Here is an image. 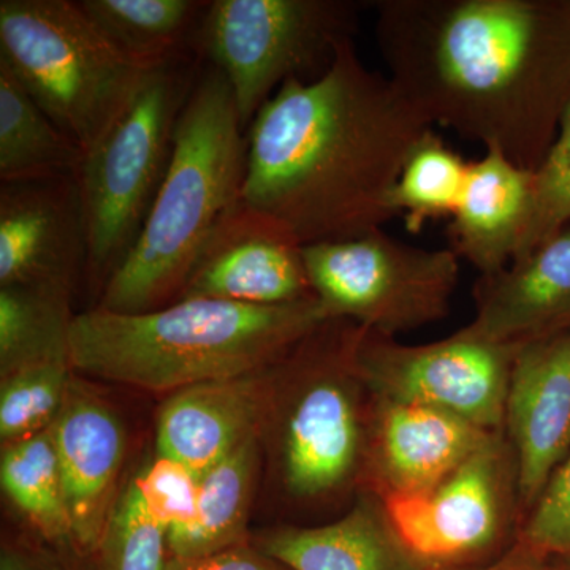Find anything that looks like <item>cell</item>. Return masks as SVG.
<instances>
[{"mask_svg": "<svg viewBox=\"0 0 570 570\" xmlns=\"http://www.w3.org/2000/svg\"><path fill=\"white\" fill-rule=\"evenodd\" d=\"M390 80L431 126L538 171L570 100V0H379Z\"/></svg>", "mask_w": 570, "mask_h": 570, "instance_id": "6da1fadb", "label": "cell"}, {"mask_svg": "<svg viewBox=\"0 0 570 570\" xmlns=\"http://www.w3.org/2000/svg\"><path fill=\"white\" fill-rule=\"evenodd\" d=\"M431 127L347 41L325 73L285 81L255 115L242 200L303 246L371 234L395 217L393 187Z\"/></svg>", "mask_w": 570, "mask_h": 570, "instance_id": "7a4b0ae2", "label": "cell"}, {"mask_svg": "<svg viewBox=\"0 0 570 570\" xmlns=\"http://www.w3.org/2000/svg\"><path fill=\"white\" fill-rule=\"evenodd\" d=\"M328 321L318 299L254 306L184 298L148 313L94 307L73 316L71 370L149 392L262 373Z\"/></svg>", "mask_w": 570, "mask_h": 570, "instance_id": "3957f363", "label": "cell"}, {"mask_svg": "<svg viewBox=\"0 0 570 570\" xmlns=\"http://www.w3.org/2000/svg\"><path fill=\"white\" fill-rule=\"evenodd\" d=\"M246 130L223 71L197 75L179 112L174 151L134 249L96 307L137 314L178 302L214 228L242 200Z\"/></svg>", "mask_w": 570, "mask_h": 570, "instance_id": "277c9868", "label": "cell"}, {"mask_svg": "<svg viewBox=\"0 0 570 570\" xmlns=\"http://www.w3.org/2000/svg\"><path fill=\"white\" fill-rule=\"evenodd\" d=\"M362 330L328 318L283 358L292 390L281 409V478L298 501L367 491L376 397L356 362Z\"/></svg>", "mask_w": 570, "mask_h": 570, "instance_id": "5b68a950", "label": "cell"}, {"mask_svg": "<svg viewBox=\"0 0 570 570\" xmlns=\"http://www.w3.org/2000/svg\"><path fill=\"white\" fill-rule=\"evenodd\" d=\"M0 61L82 154L156 69L119 51L70 0H2Z\"/></svg>", "mask_w": 570, "mask_h": 570, "instance_id": "8992f818", "label": "cell"}, {"mask_svg": "<svg viewBox=\"0 0 570 570\" xmlns=\"http://www.w3.org/2000/svg\"><path fill=\"white\" fill-rule=\"evenodd\" d=\"M197 75L189 56L149 71L129 107L82 154L77 181L88 242L86 273L100 284V294L145 227Z\"/></svg>", "mask_w": 570, "mask_h": 570, "instance_id": "52a82bcc", "label": "cell"}, {"mask_svg": "<svg viewBox=\"0 0 570 570\" xmlns=\"http://www.w3.org/2000/svg\"><path fill=\"white\" fill-rule=\"evenodd\" d=\"M362 3L348 0H213L194 50L223 71L247 130L285 81H313L354 40Z\"/></svg>", "mask_w": 570, "mask_h": 570, "instance_id": "ba28073f", "label": "cell"}, {"mask_svg": "<svg viewBox=\"0 0 570 570\" xmlns=\"http://www.w3.org/2000/svg\"><path fill=\"white\" fill-rule=\"evenodd\" d=\"M307 277L326 317L395 337L450 314L460 277L453 249H422L382 228L303 246Z\"/></svg>", "mask_w": 570, "mask_h": 570, "instance_id": "9c48e42d", "label": "cell"}, {"mask_svg": "<svg viewBox=\"0 0 570 570\" xmlns=\"http://www.w3.org/2000/svg\"><path fill=\"white\" fill-rule=\"evenodd\" d=\"M393 527L425 570L472 568L517 542L523 515L515 455L504 430L426 493L382 499Z\"/></svg>", "mask_w": 570, "mask_h": 570, "instance_id": "30bf717a", "label": "cell"}, {"mask_svg": "<svg viewBox=\"0 0 570 570\" xmlns=\"http://www.w3.org/2000/svg\"><path fill=\"white\" fill-rule=\"evenodd\" d=\"M517 348L464 328L419 346L363 328L356 362L377 400L444 409L483 430L501 431Z\"/></svg>", "mask_w": 570, "mask_h": 570, "instance_id": "8fae6325", "label": "cell"}, {"mask_svg": "<svg viewBox=\"0 0 570 570\" xmlns=\"http://www.w3.org/2000/svg\"><path fill=\"white\" fill-rule=\"evenodd\" d=\"M184 298L281 306L316 295L302 243L275 217L239 200L198 254L179 296Z\"/></svg>", "mask_w": 570, "mask_h": 570, "instance_id": "7c38bea8", "label": "cell"}, {"mask_svg": "<svg viewBox=\"0 0 570 570\" xmlns=\"http://www.w3.org/2000/svg\"><path fill=\"white\" fill-rule=\"evenodd\" d=\"M77 175L0 184V285L63 296L86 273Z\"/></svg>", "mask_w": 570, "mask_h": 570, "instance_id": "4fadbf2b", "label": "cell"}, {"mask_svg": "<svg viewBox=\"0 0 570 570\" xmlns=\"http://www.w3.org/2000/svg\"><path fill=\"white\" fill-rule=\"evenodd\" d=\"M504 433L515 455L524 520L570 452V332L517 348Z\"/></svg>", "mask_w": 570, "mask_h": 570, "instance_id": "5bb4252c", "label": "cell"}, {"mask_svg": "<svg viewBox=\"0 0 570 570\" xmlns=\"http://www.w3.org/2000/svg\"><path fill=\"white\" fill-rule=\"evenodd\" d=\"M491 433L444 409L376 397L367 491L381 499L426 493Z\"/></svg>", "mask_w": 570, "mask_h": 570, "instance_id": "9a60e30c", "label": "cell"}, {"mask_svg": "<svg viewBox=\"0 0 570 570\" xmlns=\"http://www.w3.org/2000/svg\"><path fill=\"white\" fill-rule=\"evenodd\" d=\"M464 326L491 343L521 344L570 332V225L501 272L480 276Z\"/></svg>", "mask_w": 570, "mask_h": 570, "instance_id": "2e32d148", "label": "cell"}, {"mask_svg": "<svg viewBox=\"0 0 570 570\" xmlns=\"http://www.w3.org/2000/svg\"><path fill=\"white\" fill-rule=\"evenodd\" d=\"M269 367L249 376L204 382L168 397L157 420L159 455L200 480L247 439L258 436L272 407Z\"/></svg>", "mask_w": 570, "mask_h": 570, "instance_id": "e0dca14e", "label": "cell"}, {"mask_svg": "<svg viewBox=\"0 0 570 570\" xmlns=\"http://www.w3.org/2000/svg\"><path fill=\"white\" fill-rule=\"evenodd\" d=\"M50 428L70 538L81 550L97 551L126 450L121 423L102 401L69 392Z\"/></svg>", "mask_w": 570, "mask_h": 570, "instance_id": "ac0fdd59", "label": "cell"}, {"mask_svg": "<svg viewBox=\"0 0 570 570\" xmlns=\"http://www.w3.org/2000/svg\"><path fill=\"white\" fill-rule=\"evenodd\" d=\"M538 206V175L504 154L487 149L469 163L466 181L449 227L460 258L480 276L512 264L530 232Z\"/></svg>", "mask_w": 570, "mask_h": 570, "instance_id": "d6986e66", "label": "cell"}, {"mask_svg": "<svg viewBox=\"0 0 570 570\" xmlns=\"http://www.w3.org/2000/svg\"><path fill=\"white\" fill-rule=\"evenodd\" d=\"M258 549L288 570H425L373 491L360 493L341 519L269 532Z\"/></svg>", "mask_w": 570, "mask_h": 570, "instance_id": "ffe728a7", "label": "cell"}, {"mask_svg": "<svg viewBox=\"0 0 570 570\" xmlns=\"http://www.w3.org/2000/svg\"><path fill=\"white\" fill-rule=\"evenodd\" d=\"M82 151L0 61V183L77 175Z\"/></svg>", "mask_w": 570, "mask_h": 570, "instance_id": "44dd1931", "label": "cell"}, {"mask_svg": "<svg viewBox=\"0 0 570 570\" xmlns=\"http://www.w3.org/2000/svg\"><path fill=\"white\" fill-rule=\"evenodd\" d=\"M209 2L195 0H80L108 40L146 67L186 58Z\"/></svg>", "mask_w": 570, "mask_h": 570, "instance_id": "7402d4cb", "label": "cell"}, {"mask_svg": "<svg viewBox=\"0 0 570 570\" xmlns=\"http://www.w3.org/2000/svg\"><path fill=\"white\" fill-rule=\"evenodd\" d=\"M258 469V436L247 439L198 482L193 524L168 539L171 558H200L243 546Z\"/></svg>", "mask_w": 570, "mask_h": 570, "instance_id": "603a6c76", "label": "cell"}, {"mask_svg": "<svg viewBox=\"0 0 570 570\" xmlns=\"http://www.w3.org/2000/svg\"><path fill=\"white\" fill-rule=\"evenodd\" d=\"M469 163L434 132L433 127L415 142L393 187L390 206L403 214L406 227L419 232L426 220L453 216L459 205Z\"/></svg>", "mask_w": 570, "mask_h": 570, "instance_id": "cb8c5ba5", "label": "cell"}, {"mask_svg": "<svg viewBox=\"0 0 570 570\" xmlns=\"http://www.w3.org/2000/svg\"><path fill=\"white\" fill-rule=\"evenodd\" d=\"M0 480L11 501L29 517L41 534L51 539L70 535L51 428L10 442L0 463Z\"/></svg>", "mask_w": 570, "mask_h": 570, "instance_id": "d4e9b609", "label": "cell"}, {"mask_svg": "<svg viewBox=\"0 0 570 570\" xmlns=\"http://www.w3.org/2000/svg\"><path fill=\"white\" fill-rule=\"evenodd\" d=\"M71 316L63 296L24 287H0V360L3 370L67 352Z\"/></svg>", "mask_w": 570, "mask_h": 570, "instance_id": "484cf974", "label": "cell"}, {"mask_svg": "<svg viewBox=\"0 0 570 570\" xmlns=\"http://www.w3.org/2000/svg\"><path fill=\"white\" fill-rule=\"evenodd\" d=\"M69 355L56 352L7 371L0 392V436L14 442L45 430L56 419L70 387Z\"/></svg>", "mask_w": 570, "mask_h": 570, "instance_id": "4316f807", "label": "cell"}, {"mask_svg": "<svg viewBox=\"0 0 570 570\" xmlns=\"http://www.w3.org/2000/svg\"><path fill=\"white\" fill-rule=\"evenodd\" d=\"M97 551L102 570H165L167 530L146 509L135 480L112 508Z\"/></svg>", "mask_w": 570, "mask_h": 570, "instance_id": "83f0119b", "label": "cell"}, {"mask_svg": "<svg viewBox=\"0 0 570 570\" xmlns=\"http://www.w3.org/2000/svg\"><path fill=\"white\" fill-rule=\"evenodd\" d=\"M535 175L538 206L534 220L515 261L570 225V100L562 112L557 138Z\"/></svg>", "mask_w": 570, "mask_h": 570, "instance_id": "f1b7e54d", "label": "cell"}, {"mask_svg": "<svg viewBox=\"0 0 570 570\" xmlns=\"http://www.w3.org/2000/svg\"><path fill=\"white\" fill-rule=\"evenodd\" d=\"M198 480L178 461L159 455L135 479L146 509L176 538L193 524L197 513Z\"/></svg>", "mask_w": 570, "mask_h": 570, "instance_id": "f546056e", "label": "cell"}, {"mask_svg": "<svg viewBox=\"0 0 570 570\" xmlns=\"http://www.w3.org/2000/svg\"><path fill=\"white\" fill-rule=\"evenodd\" d=\"M520 542L542 557H570V452L523 520Z\"/></svg>", "mask_w": 570, "mask_h": 570, "instance_id": "4dcf8cb0", "label": "cell"}, {"mask_svg": "<svg viewBox=\"0 0 570 570\" xmlns=\"http://www.w3.org/2000/svg\"><path fill=\"white\" fill-rule=\"evenodd\" d=\"M165 570H288L261 549L243 546L200 558L168 557Z\"/></svg>", "mask_w": 570, "mask_h": 570, "instance_id": "1f68e13d", "label": "cell"}, {"mask_svg": "<svg viewBox=\"0 0 570 570\" xmlns=\"http://www.w3.org/2000/svg\"><path fill=\"white\" fill-rule=\"evenodd\" d=\"M554 562L542 557L538 551L530 549L527 543L517 542L508 551L498 557L497 560L485 564L472 566V568L455 570H553Z\"/></svg>", "mask_w": 570, "mask_h": 570, "instance_id": "d6a6232c", "label": "cell"}, {"mask_svg": "<svg viewBox=\"0 0 570 570\" xmlns=\"http://www.w3.org/2000/svg\"><path fill=\"white\" fill-rule=\"evenodd\" d=\"M0 570H45L39 562L24 557V554L14 553V551H3L0 560Z\"/></svg>", "mask_w": 570, "mask_h": 570, "instance_id": "836d02e7", "label": "cell"}, {"mask_svg": "<svg viewBox=\"0 0 570 570\" xmlns=\"http://www.w3.org/2000/svg\"><path fill=\"white\" fill-rule=\"evenodd\" d=\"M554 569L557 570H570V557L562 558V560L554 562Z\"/></svg>", "mask_w": 570, "mask_h": 570, "instance_id": "e575fe53", "label": "cell"}, {"mask_svg": "<svg viewBox=\"0 0 570 570\" xmlns=\"http://www.w3.org/2000/svg\"><path fill=\"white\" fill-rule=\"evenodd\" d=\"M553 570H557V569H553Z\"/></svg>", "mask_w": 570, "mask_h": 570, "instance_id": "d590c367", "label": "cell"}]
</instances>
